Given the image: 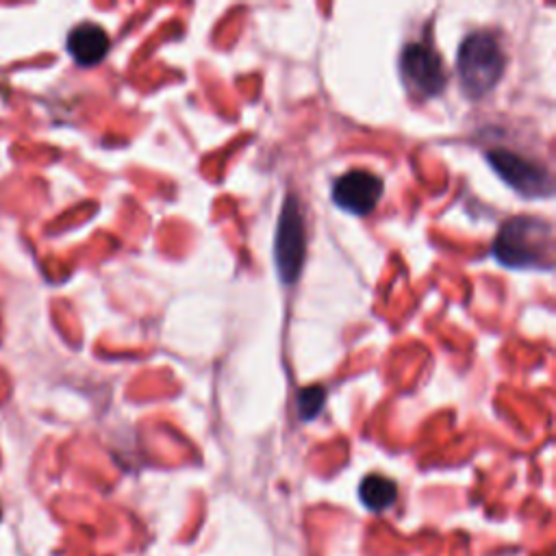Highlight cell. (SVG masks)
<instances>
[{
    "label": "cell",
    "instance_id": "obj_1",
    "mask_svg": "<svg viewBox=\"0 0 556 556\" xmlns=\"http://www.w3.org/2000/svg\"><path fill=\"white\" fill-rule=\"evenodd\" d=\"M552 228L545 219L532 215H517L502 224L493 256L510 269H552L554 245Z\"/></svg>",
    "mask_w": 556,
    "mask_h": 556
},
{
    "label": "cell",
    "instance_id": "obj_2",
    "mask_svg": "<svg viewBox=\"0 0 556 556\" xmlns=\"http://www.w3.org/2000/svg\"><path fill=\"white\" fill-rule=\"evenodd\" d=\"M504 50L495 35L478 30L463 39L456 56L458 80L469 98H482L489 93L504 74Z\"/></svg>",
    "mask_w": 556,
    "mask_h": 556
},
{
    "label": "cell",
    "instance_id": "obj_3",
    "mask_svg": "<svg viewBox=\"0 0 556 556\" xmlns=\"http://www.w3.org/2000/svg\"><path fill=\"white\" fill-rule=\"evenodd\" d=\"M306 258V228L300 202L295 195H287L280 217L276 222L274 237V261L276 271L285 285L298 280Z\"/></svg>",
    "mask_w": 556,
    "mask_h": 556
},
{
    "label": "cell",
    "instance_id": "obj_4",
    "mask_svg": "<svg viewBox=\"0 0 556 556\" xmlns=\"http://www.w3.org/2000/svg\"><path fill=\"white\" fill-rule=\"evenodd\" d=\"M486 161L517 193L526 198H547L552 193V178L541 163L506 148L489 150Z\"/></svg>",
    "mask_w": 556,
    "mask_h": 556
},
{
    "label": "cell",
    "instance_id": "obj_5",
    "mask_svg": "<svg viewBox=\"0 0 556 556\" xmlns=\"http://www.w3.org/2000/svg\"><path fill=\"white\" fill-rule=\"evenodd\" d=\"M400 72L404 83L419 96L432 98L443 91L447 74L441 56L428 43H408L400 54Z\"/></svg>",
    "mask_w": 556,
    "mask_h": 556
},
{
    "label": "cell",
    "instance_id": "obj_6",
    "mask_svg": "<svg viewBox=\"0 0 556 556\" xmlns=\"http://www.w3.org/2000/svg\"><path fill=\"white\" fill-rule=\"evenodd\" d=\"M382 180L365 169L341 174L332 182V202L352 215H367L382 198Z\"/></svg>",
    "mask_w": 556,
    "mask_h": 556
},
{
    "label": "cell",
    "instance_id": "obj_7",
    "mask_svg": "<svg viewBox=\"0 0 556 556\" xmlns=\"http://www.w3.org/2000/svg\"><path fill=\"white\" fill-rule=\"evenodd\" d=\"M109 46L111 39L106 30L96 22H83L67 35V52L83 67L98 65L106 56Z\"/></svg>",
    "mask_w": 556,
    "mask_h": 556
},
{
    "label": "cell",
    "instance_id": "obj_8",
    "mask_svg": "<svg viewBox=\"0 0 556 556\" xmlns=\"http://www.w3.org/2000/svg\"><path fill=\"white\" fill-rule=\"evenodd\" d=\"M358 495H361V502L369 510H384V508H389L395 502L397 486L387 476L371 473V476L363 478V482L358 486Z\"/></svg>",
    "mask_w": 556,
    "mask_h": 556
},
{
    "label": "cell",
    "instance_id": "obj_9",
    "mask_svg": "<svg viewBox=\"0 0 556 556\" xmlns=\"http://www.w3.org/2000/svg\"><path fill=\"white\" fill-rule=\"evenodd\" d=\"M326 402V389L321 384H311L298 391V400H295V408L302 421H311L319 415V410L324 408Z\"/></svg>",
    "mask_w": 556,
    "mask_h": 556
},
{
    "label": "cell",
    "instance_id": "obj_10",
    "mask_svg": "<svg viewBox=\"0 0 556 556\" xmlns=\"http://www.w3.org/2000/svg\"><path fill=\"white\" fill-rule=\"evenodd\" d=\"M0 517H2V510H0Z\"/></svg>",
    "mask_w": 556,
    "mask_h": 556
}]
</instances>
